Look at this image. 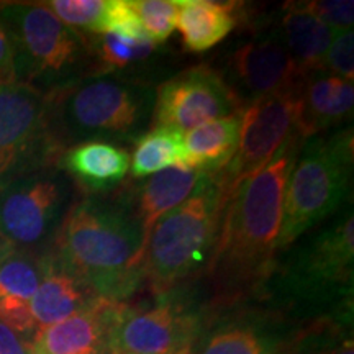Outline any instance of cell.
I'll return each mask as SVG.
<instances>
[{
    "instance_id": "cell-1",
    "label": "cell",
    "mask_w": 354,
    "mask_h": 354,
    "mask_svg": "<svg viewBox=\"0 0 354 354\" xmlns=\"http://www.w3.org/2000/svg\"><path fill=\"white\" fill-rule=\"evenodd\" d=\"M146 245L131 203L86 197L71 207L46 256L97 297L117 302L145 276Z\"/></svg>"
},
{
    "instance_id": "cell-2",
    "label": "cell",
    "mask_w": 354,
    "mask_h": 354,
    "mask_svg": "<svg viewBox=\"0 0 354 354\" xmlns=\"http://www.w3.org/2000/svg\"><path fill=\"white\" fill-rule=\"evenodd\" d=\"M305 141L294 135L274 158L234 187L225 203L212 268L225 276H253L277 251L289 174Z\"/></svg>"
},
{
    "instance_id": "cell-3",
    "label": "cell",
    "mask_w": 354,
    "mask_h": 354,
    "mask_svg": "<svg viewBox=\"0 0 354 354\" xmlns=\"http://www.w3.org/2000/svg\"><path fill=\"white\" fill-rule=\"evenodd\" d=\"M44 97L50 136L64 153L87 141L140 138L153 122L156 91L115 74H94Z\"/></svg>"
},
{
    "instance_id": "cell-4",
    "label": "cell",
    "mask_w": 354,
    "mask_h": 354,
    "mask_svg": "<svg viewBox=\"0 0 354 354\" xmlns=\"http://www.w3.org/2000/svg\"><path fill=\"white\" fill-rule=\"evenodd\" d=\"M0 19L12 41L15 82L46 95L84 77L88 41L44 3H0Z\"/></svg>"
},
{
    "instance_id": "cell-5",
    "label": "cell",
    "mask_w": 354,
    "mask_h": 354,
    "mask_svg": "<svg viewBox=\"0 0 354 354\" xmlns=\"http://www.w3.org/2000/svg\"><path fill=\"white\" fill-rule=\"evenodd\" d=\"M225 203L215 174H205L187 201L156 221L145 253V276L156 289H169L212 259Z\"/></svg>"
},
{
    "instance_id": "cell-6",
    "label": "cell",
    "mask_w": 354,
    "mask_h": 354,
    "mask_svg": "<svg viewBox=\"0 0 354 354\" xmlns=\"http://www.w3.org/2000/svg\"><path fill=\"white\" fill-rule=\"evenodd\" d=\"M353 128L313 136L300 148L284 194L277 251L297 241L348 197L353 177Z\"/></svg>"
},
{
    "instance_id": "cell-7",
    "label": "cell",
    "mask_w": 354,
    "mask_h": 354,
    "mask_svg": "<svg viewBox=\"0 0 354 354\" xmlns=\"http://www.w3.org/2000/svg\"><path fill=\"white\" fill-rule=\"evenodd\" d=\"M73 196V179L56 167L12 180L0 189V234L17 251H44L55 243Z\"/></svg>"
},
{
    "instance_id": "cell-8",
    "label": "cell",
    "mask_w": 354,
    "mask_h": 354,
    "mask_svg": "<svg viewBox=\"0 0 354 354\" xmlns=\"http://www.w3.org/2000/svg\"><path fill=\"white\" fill-rule=\"evenodd\" d=\"M46 118V97L20 82L0 84V189L51 167L59 156Z\"/></svg>"
},
{
    "instance_id": "cell-9",
    "label": "cell",
    "mask_w": 354,
    "mask_h": 354,
    "mask_svg": "<svg viewBox=\"0 0 354 354\" xmlns=\"http://www.w3.org/2000/svg\"><path fill=\"white\" fill-rule=\"evenodd\" d=\"M299 88L264 97L241 110L236 151L215 174L227 198L241 180L268 165L282 145L297 135Z\"/></svg>"
},
{
    "instance_id": "cell-10",
    "label": "cell",
    "mask_w": 354,
    "mask_h": 354,
    "mask_svg": "<svg viewBox=\"0 0 354 354\" xmlns=\"http://www.w3.org/2000/svg\"><path fill=\"white\" fill-rule=\"evenodd\" d=\"M241 112L225 79L209 66H197L161 84L154 99V128L180 135L205 123Z\"/></svg>"
},
{
    "instance_id": "cell-11",
    "label": "cell",
    "mask_w": 354,
    "mask_h": 354,
    "mask_svg": "<svg viewBox=\"0 0 354 354\" xmlns=\"http://www.w3.org/2000/svg\"><path fill=\"white\" fill-rule=\"evenodd\" d=\"M304 79L279 30H274L233 51L225 82L243 110V105L246 109L264 97L297 91Z\"/></svg>"
},
{
    "instance_id": "cell-12",
    "label": "cell",
    "mask_w": 354,
    "mask_h": 354,
    "mask_svg": "<svg viewBox=\"0 0 354 354\" xmlns=\"http://www.w3.org/2000/svg\"><path fill=\"white\" fill-rule=\"evenodd\" d=\"M190 336L192 323L169 304L123 312L110 339V354H189Z\"/></svg>"
},
{
    "instance_id": "cell-13",
    "label": "cell",
    "mask_w": 354,
    "mask_h": 354,
    "mask_svg": "<svg viewBox=\"0 0 354 354\" xmlns=\"http://www.w3.org/2000/svg\"><path fill=\"white\" fill-rule=\"evenodd\" d=\"M122 305L95 297L66 320L38 330L35 354H110L113 328L123 315Z\"/></svg>"
},
{
    "instance_id": "cell-14",
    "label": "cell",
    "mask_w": 354,
    "mask_h": 354,
    "mask_svg": "<svg viewBox=\"0 0 354 354\" xmlns=\"http://www.w3.org/2000/svg\"><path fill=\"white\" fill-rule=\"evenodd\" d=\"M354 86L351 81L331 76L325 71L310 74L299 88L297 135L300 140L320 135L351 117Z\"/></svg>"
},
{
    "instance_id": "cell-15",
    "label": "cell",
    "mask_w": 354,
    "mask_h": 354,
    "mask_svg": "<svg viewBox=\"0 0 354 354\" xmlns=\"http://www.w3.org/2000/svg\"><path fill=\"white\" fill-rule=\"evenodd\" d=\"M61 169L81 187L91 192H105L125 179L130 169L127 149L105 141H87L66 149Z\"/></svg>"
},
{
    "instance_id": "cell-16",
    "label": "cell",
    "mask_w": 354,
    "mask_h": 354,
    "mask_svg": "<svg viewBox=\"0 0 354 354\" xmlns=\"http://www.w3.org/2000/svg\"><path fill=\"white\" fill-rule=\"evenodd\" d=\"M205 174L187 166H172L153 174L136 189V205L133 210L141 221L146 240L159 218L196 192Z\"/></svg>"
},
{
    "instance_id": "cell-17",
    "label": "cell",
    "mask_w": 354,
    "mask_h": 354,
    "mask_svg": "<svg viewBox=\"0 0 354 354\" xmlns=\"http://www.w3.org/2000/svg\"><path fill=\"white\" fill-rule=\"evenodd\" d=\"M279 33L304 77L322 71L335 30L312 15L305 3H286Z\"/></svg>"
},
{
    "instance_id": "cell-18",
    "label": "cell",
    "mask_w": 354,
    "mask_h": 354,
    "mask_svg": "<svg viewBox=\"0 0 354 354\" xmlns=\"http://www.w3.org/2000/svg\"><path fill=\"white\" fill-rule=\"evenodd\" d=\"M240 127L241 112H238L184 133V166L207 174L220 172L236 151Z\"/></svg>"
},
{
    "instance_id": "cell-19",
    "label": "cell",
    "mask_w": 354,
    "mask_h": 354,
    "mask_svg": "<svg viewBox=\"0 0 354 354\" xmlns=\"http://www.w3.org/2000/svg\"><path fill=\"white\" fill-rule=\"evenodd\" d=\"M354 259V218L343 220L318 234L302 254L305 274L318 281H351Z\"/></svg>"
},
{
    "instance_id": "cell-20",
    "label": "cell",
    "mask_w": 354,
    "mask_h": 354,
    "mask_svg": "<svg viewBox=\"0 0 354 354\" xmlns=\"http://www.w3.org/2000/svg\"><path fill=\"white\" fill-rule=\"evenodd\" d=\"M95 297L81 281L57 269L48 258L46 274L30 300L37 331L66 320Z\"/></svg>"
},
{
    "instance_id": "cell-21",
    "label": "cell",
    "mask_w": 354,
    "mask_h": 354,
    "mask_svg": "<svg viewBox=\"0 0 354 354\" xmlns=\"http://www.w3.org/2000/svg\"><path fill=\"white\" fill-rule=\"evenodd\" d=\"M236 25L232 7L210 0H179L177 28L192 53L209 51Z\"/></svg>"
},
{
    "instance_id": "cell-22",
    "label": "cell",
    "mask_w": 354,
    "mask_h": 354,
    "mask_svg": "<svg viewBox=\"0 0 354 354\" xmlns=\"http://www.w3.org/2000/svg\"><path fill=\"white\" fill-rule=\"evenodd\" d=\"M172 166H184V145L179 131L153 128L136 140L130 159V169L135 179H143Z\"/></svg>"
},
{
    "instance_id": "cell-23",
    "label": "cell",
    "mask_w": 354,
    "mask_h": 354,
    "mask_svg": "<svg viewBox=\"0 0 354 354\" xmlns=\"http://www.w3.org/2000/svg\"><path fill=\"white\" fill-rule=\"evenodd\" d=\"M48 268V258L13 250L0 263V300L30 302L37 294Z\"/></svg>"
},
{
    "instance_id": "cell-24",
    "label": "cell",
    "mask_w": 354,
    "mask_h": 354,
    "mask_svg": "<svg viewBox=\"0 0 354 354\" xmlns=\"http://www.w3.org/2000/svg\"><path fill=\"white\" fill-rule=\"evenodd\" d=\"M109 2L110 0H51L44 6L76 32L100 35Z\"/></svg>"
},
{
    "instance_id": "cell-25",
    "label": "cell",
    "mask_w": 354,
    "mask_h": 354,
    "mask_svg": "<svg viewBox=\"0 0 354 354\" xmlns=\"http://www.w3.org/2000/svg\"><path fill=\"white\" fill-rule=\"evenodd\" d=\"M100 61L112 68H127L149 57L156 50L153 39H135L117 33H102L94 43Z\"/></svg>"
},
{
    "instance_id": "cell-26",
    "label": "cell",
    "mask_w": 354,
    "mask_h": 354,
    "mask_svg": "<svg viewBox=\"0 0 354 354\" xmlns=\"http://www.w3.org/2000/svg\"><path fill=\"white\" fill-rule=\"evenodd\" d=\"M128 3L156 43L166 41L174 32L179 0H128Z\"/></svg>"
},
{
    "instance_id": "cell-27",
    "label": "cell",
    "mask_w": 354,
    "mask_h": 354,
    "mask_svg": "<svg viewBox=\"0 0 354 354\" xmlns=\"http://www.w3.org/2000/svg\"><path fill=\"white\" fill-rule=\"evenodd\" d=\"M198 354H272V349L253 330L227 328L212 336Z\"/></svg>"
},
{
    "instance_id": "cell-28",
    "label": "cell",
    "mask_w": 354,
    "mask_h": 354,
    "mask_svg": "<svg viewBox=\"0 0 354 354\" xmlns=\"http://www.w3.org/2000/svg\"><path fill=\"white\" fill-rule=\"evenodd\" d=\"M322 71L344 81L354 79V32L336 30L326 51Z\"/></svg>"
},
{
    "instance_id": "cell-29",
    "label": "cell",
    "mask_w": 354,
    "mask_h": 354,
    "mask_svg": "<svg viewBox=\"0 0 354 354\" xmlns=\"http://www.w3.org/2000/svg\"><path fill=\"white\" fill-rule=\"evenodd\" d=\"M305 7L312 15H315L335 32L336 30H353V0H318V2H305Z\"/></svg>"
},
{
    "instance_id": "cell-30",
    "label": "cell",
    "mask_w": 354,
    "mask_h": 354,
    "mask_svg": "<svg viewBox=\"0 0 354 354\" xmlns=\"http://www.w3.org/2000/svg\"><path fill=\"white\" fill-rule=\"evenodd\" d=\"M0 322L24 338L37 333L32 307H30V302H24V300H0Z\"/></svg>"
},
{
    "instance_id": "cell-31",
    "label": "cell",
    "mask_w": 354,
    "mask_h": 354,
    "mask_svg": "<svg viewBox=\"0 0 354 354\" xmlns=\"http://www.w3.org/2000/svg\"><path fill=\"white\" fill-rule=\"evenodd\" d=\"M15 82V66H13V48L10 37L0 19V84Z\"/></svg>"
},
{
    "instance_id": "cell-32",
    "label": "cell",
    "mask_w": 354,
    "mask_h": 354,
    "mask_svg": "<svg viewBox=\"0 0 354 354\" xmlns=\"http://www.w3.org/2000/svg\"><path fill=\"white\" fill-rule=\"evenodd\" d=\"M0 354H35L33 344L0 322Z\"/></svg>"
},
{
    "instance_id": "cell-33",
    "label": "cell",
    "mask_w": 354,
    "mask_h": 354,
    "mask_svg": "<svg viewBox=\"0 0 354 354\" xmlns=\"http://www.w3.org/2000/svg\"><path fill=\"white\" fill-rule=\"evenodd\" d=\"M312 354H354L353 338H346V339H342V342L328 344V346L318 349V351Z\"/></svg>"
},
{
    "instance_id": "cell-34",
    "label": "cell",
    "mask_w": 354,
    "mask_h": 354,
    "mask_svg": "<svg viewBox=\"0 0 354 354\" xmlns=\"http://www.w3.org/2000/svg\"><path fill=\"white\" fill-rule=\"evenodd\" d=\"M13 251V248L8 245V243L6 241V238L2 236V234H0V263H2L3 259L7 258L8 254H10Z\"/></svg>"
}]
</instances>
